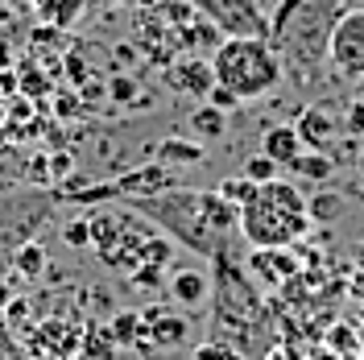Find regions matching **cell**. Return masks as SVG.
Returning a JSON list of instances; mask_svg holds the SVG:
<instances>
[{
	"mask_svg": "<svg viewBox=\"0 0 364 360\" xmlns=\"http://www.w3.org/2000/svg\"><path fill=\"white\" fill-rule=\"evenodd\" d=\"M129 211L154 220V224L178 240V245L195 248L203 257H228V240L240 236V207L228 203L220 191H174L166 186L158 195H136Z\"/></svg>",
	"mask_w": 364,
	"mask_h": 360,
	"instance_id": "6da1fadb",
	"label": "cell"
},
{
	"mask_svg": "<svg viewBox=\"0 0 364 360\" xmlns=\"http://www.w3.org/2000/svg\"><path fill=\"white\" fill-rule=\"evenodd\" d=\"M352 0H286L269 21V42L282 58L286 75H294L298 83L315 79L327 67V46L331 29L340 21V13Z\"/></svg>",
	"mask_w": 364,
	"mask_h": 360,
	"instance_id": "7a4b0ae2",
	"label": "cell"
},
{
	"mask_svg": "<svg viewBox=\"0 0 364 360\" xmlns=\"http://www.w3.org/2000/svg\"><path fill=\"white\" fill-rule=\"evenodd\" d=\"M315 224L311 203L290 179H269L257 182L252 195L240 203V240L252 248H290L298 245Z\"/></svg>",
	"mask_w": 364,
	"mask_h": 360,
	"instance_id": "3957f363",
	"label": "cell"
},
{
	"mask_svg": "<svg viewBox=\"0 0 364 360\" xmlns=\"http://www.w3.org/2000/svg\"><path fill=\"white\" fill-rule=\"evenodd\" d=\"M211 79L232 100L252 104L286 79V67L269 38H224L211 54Z\"/></svg>",
	"mask_w": 364,
	"mask_h": 360,
	"instance_id": "277c9868",
	"label": "cell"
},
{
	"mask_svg": "<svg viewBox=\"0 0 364 360\" xmlns=\"http://www.w3.org/2000/svg\"><path fill=\"white\" fill-rule=\"evenodd\" d=\"M327 70L343 83L364 79V4H348L340 13L327 46Z\"/></svg>",
	"mask_w": 364,
	"mask_h": 360,
	"instance_id": "5b68a950",
	"label": "cell"
},
{
	"mask_svg": "<svg viewBox=\"0 0 364 360\" xmlns=\"http://www.w3.org/2000/svg\"><path fill=\"white\" fill-rule=\"evenodd\" d=\"M224 38H269V13L261 0H186Z\"/></svg>",
	"mask_w": 364,
	"mask_h": 360,
	"instance_id": "8992f818",
	"label": "cell"
},
{
	"mask_svg": "<svg viewBox=\"0 0 364 360\" xmlns=\"http://www.w3.org/2000/svg\"><path fill=\"white\" fill-rule=\"evenodd\" d=\"M298 133L306 141V149L331 154V145L343 137V108H336V104H311L306 112L298 116Z\"/></svg>",
	"mask_w": 364,
	"mask_h": 360,
	"instance_id": "52a82bcc",
	"label": "cell"
},
{
	"mask_svg": "<svg viewBox=\"0 0 364 360\" xmlns=\"http://www.w3.org/2000/svg\"><path fill=\"white\" fill-rule=\"evenodd\" d=\"M302 149H306V141L298 133V125H269V129L261 133V154H265L277 170H290V166L302 158Z\"/></svg>",
	"mask_w": 364,
	"mask_h": 360,
	"instance_id": "ba28073f",
	"label": "cell"
},
{
	"mask_svg": "<svg viewBox=\"0 0 364 360\" xmlns=\"http://www.w3.org/2000/svg\"><path fill=\"white\" fill-rule=\"evenodd\" d=\"M33 13L54 29H67L87 13V0H33Z\"/></svg>",
	"mask_w": 364,
	"mask_h": 360,
	"instance_id": "9c48e42d",
	"label": "cell"
},
{
	"mask_svg": "<svg viewBox=\"0 0 364 360\" xmlns=\"http://www.w3.org/2000/svg\"><path fill=\"white\" fill-rule=\"evenodd\" d=\"M191 129L199 133V141H220L228 133V112L220 104H203L191 112Z\"/></svg>",
	"mask_w": 364,
	"mask_h": 360,
	"instance_id": "30bf717a",
	"label": "cell"
},
{
	"mask_svg": "<svg viewBox=\"0 0 364 360\" xmlns=\"http://www.w3.org/2000/svg\"><path fill=\"white\" fill-rule=\"evenodd\" d=\"M174 88L195 91V95H211V88H215L211 63H182V67H174Z\"/></svg>",
	"mask_w": 364,
	"mask_h": 360,
	"instance_id": "8fae6325",
	"label": "cell"
},
{
	"mask_svg": "<svg viewBox=\"0 0 364 360\" xmlns=\"http://www.w3.org/2000/svg\"><path fill=\"white\" fill-rule=\"evenodd\" d=\"M290 174H298V179L327 182L331 174H336V162H331V154H323V149H302V158L290 166Z\"/></svg>",
	"mask_w": 364,
	"mask_h": 360,
	"instance_id": "7c38bea8",
	"label": "cell"
},
{
	"mask_svg": "<svg viewBox=\"0 0 364 360\" xmlns=\"http://www.w3.org/2000/svg\"><path fill=\"white\" fill-rule=\"evenodd\" d=\"M174 298H178L182 307H195V302H203V298H207V273L182 270L178 277H174Z\"/></svg>",
	"mask_w": 364,
	"mask_h": 360,
	"instance_id": "4fadbf2b",
	"label": "cell"
},
{
	"mask_svg": "<svg viewBox=\"0 0 364 360\" xmlns=\"http://www.w3.org/2000/svg\"><path fill=\"white\" fill-rule=\"evenodd\" d=\"M240 174H245V179H252V182H269V179H277L282 170H277V166L265 158V154H257V158L245 162V170H240Z\"/></svg>",
	"mask_w": 364,
	"mask_h": 360,
	"instance_id": "5bb4252c",
	"label": "cell"
},
{
	"mask_svg": "<svg viewBox=\"0 0 364 360\" xmlns=\"http://www.w3.org/2000/svg\"><path fill=\"white\" fill-rule=\"evenodd\" d=\"M343 137H364V100L343 104Z\"/></svg>",
	"mask_w": 364,
	"mask_h": 360,
	"instance_id": "9a60e30c",
	"label": "cell"
},
{
	"mask_svg": "<svg viewBox=\"0 0 364 360\" xmlns=\"http://www.w3.org/2000/svg\"><path fill=\"white\" fill-rule=\"evenodd\" d=\"M252 186H257V182L252 179H245V174H240V179H228L224 186H220V195H224L228 203H236V207H240V203L249 199L252 195Z\"/></svg>",
	"mask_w": 364,
	"mask_h": 360,
	"instance_id": "2e32d148",
	"label": "cell"
},
{
	"mask_svg": "<svg viewBox=\"0 0 364 360\" xmlns=\"http://www.w3.org/2000/svg\"><path fill=\"white\" fill-rule=\"evenodd\" d=\"M161 158H166V162H195V158H199V149H191L186 141H166Z\"/></svg>",
	"mask_w": 364,
	"mask_h": 360,
	"instance_id": "e0dca14e",
	"label": "cell"
},
{
	"mask_svg": "<svg viewBox=\"0 0 364 360\" xmlns=\"http://www.w3.org/2000/svg\"><path fill=\"white\" fill-rule=\"evenodd\" d=\"M42 261H46V257H42V248H38V245L21 248V257H17V265H21L25 273H38V270H42Z\"/></svg>",
	"mask_w": 364,
	"mask_h": 360,
	"instance_id": "ac0fdd59",
	"label": "cell"
},
{
	"mask_svg": "<svg viewBox=\"0 0 364 360\" xmlns=\"http://www.w3.org/2000/svg\"><path fill=\"white\" fill-rule=\"evenodd\" d=\"M282 4H286V0H261V9H265V13H269V21H273V13H277V9H282Z\"/></svg>",
	"mask_w": 364,
	"mask_h": 360,
	"instance_id": "d6986e66",
	"label": "cell"
},
{
	"mask_svg": "<svg viewBox=\"0 0 364 360\" xmlns=\"http://www.w3.org/2000/svg\"><path fill=\"white\" fill-rule=\"evenodd\" d=\"M356 261H360V265H364V245H360V248H356Z\"/></svg>",
	"mask_w": 364,
	"mask_h": 360,
	"instance_id": "ffe728a7",
	"label": "cell"
},
{
	"mask_svg": "<svg viewBox=\"0 0 364 360\" xmlns=\"http://www.w3.org/2000/svg\"><path fill=\"white\" fill-rule=\"evenodd\" d=\"M360 360H364V336H360Z\"/></svg>",
	"mask_w": 364,
	"mask_h": 360,
	"instance_id": "44dd1931",
	"label": "cell"
},
{
	"mask_svg": "<svg viewBox=\"0 0 364 360\" xmlns=\"http://www.w3.org/2000/svg\"><path fill=\"white\" fill-rule=\"evenodd\" d=\"M360 174H364V154H360Z\"/></svg>",
	"mask_w": 364,
	"mask_h": 360,
	"instance_id": "7402d4cb",
	"label": "cell"
},
{
	"mask_svg": "<svg viewBox=\"0 0 364 360\" xmlns=\"http://www.w3.org/2000/svg\"><path fill=\"white\" fill-rule=\"evenodd\" d=\"M360 100H364V79H360Z\"/></svg>",
	"mask_w": 364,
	"mask_h": 360,
	"instance_id": "603a6c76",
	"label": "cell"
}]
</instances>
